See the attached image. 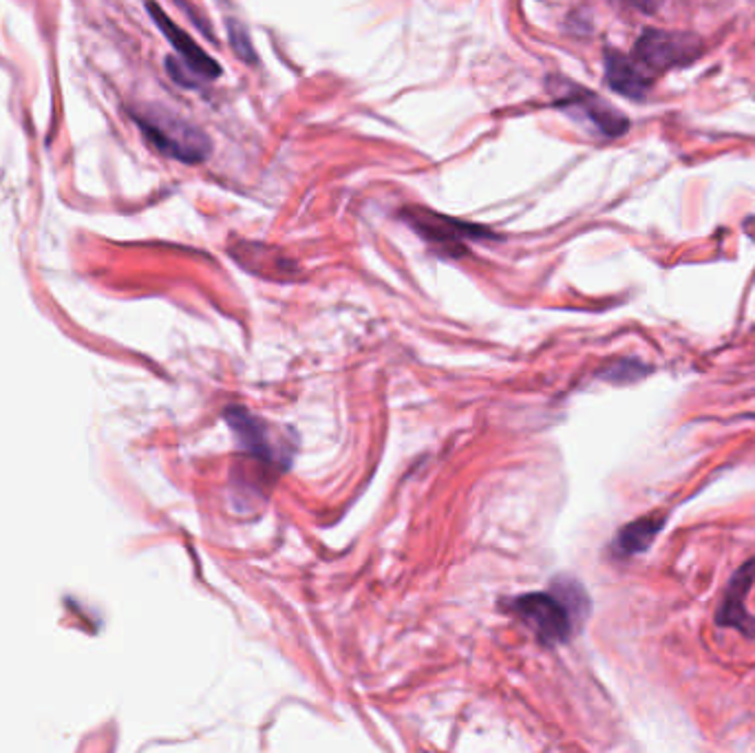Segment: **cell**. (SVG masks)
I'll use <instances>...</instances> for the list:
<instances>
[{"label": "cell", "instance_id": "9", "mask_svg": "<svg viewBox=\"0 0 755 753\" xmlns=\"http://www.w3.org/2000/svg\"><path fill=\"white\" fill-rule=\"evenodd\" d=\"M605 80L612 91L630 100H645L652 89V78L634 61L616 50H605Z\"/></svg>", "mask_w": 755, "mask_h": 753}, {"label": "cell", "instance_id": "4", "mask_svg": "<svg viewBox=\"0 0 755 753\" xmlns=\"http://www.w3.org/2000/svg\"><path fill=\"white\" fill-rule=\"evenodd\" d=\"M704 52L698 36L667 30H645L634 45V61L647 74H665L696 63Z\"/></svg>", "mask_w": 755, "mask_h": 753}, {"label": "cell", "instance_id": "8", "mask_svg": "<svg viewBox=\"0 0 755 753\" xmlns=\"http://www.w3.org/2000/svg\"><path fill=\"white\" fill-rule=\"evenodd\" d=\"M226 421H228L230 429L234 432L239 447L245 454H250L252 458H256L265 465L276 462V447L270 440L267 425H263L256 416H252L243 407H230L226 412Z\"/></svg>", "mask_w": 755, "mask_h": 753}, {"label": "cell", "instance_id": "6", "mask_svg": "<svg viewBox=\"0 0 755 753\" xmlns=\"http://www.w3.org/2000/svg\"><path fill=\"white\" fill-rule=\"evenodd\" d=\"M559 85L561 87L555 89L559 109L583 118L605 138H621L630 131V120L594 91L568 80H561Z\"/></svg>", "mask_w": 755, "mask_h": 753}, {"label": "cell", "instance_id": "2", "mask_svg": "<svg viewBox=\"0 0 755 753\" xmlns=\"http://www.w3.org/2000/svg\"><path fill=\"white\" fill-rule=\"evenodd\" d=\"M133 118L162 153L184 164H199L212 151L210 138L179 116L162 109H144L142 113H133Z\"/></svg>", "mask_w": 755, "mask_h": 753}, {"label": "cell", "instance_id": "11", "mask_svg": "<svg viewBox=\"0 0 755 753\" xmlns=\"http://www.w3.org/2000/svg\"><path fill=\"white\" fill-rule=\"evenodd\" d=\"M649 371L647 364L636 362V360H619L612 364L608 371H603V379L614 381V383H634Z\"/></svg>", "mask_w": 755, "mask_h": 753}, {"label": "cell", "instance_id": "3", "mask_svg": "<svg viewBox=\"0 0 755 753\" xmlns=\"http://www.w3.org/2000/svg\"><path fill=\"white\" fill-rule=\"evenodd\" d=\"M149 14L153 17L155 25L162 30V34L168 39L171 47L177 52L179 58H168L166 67L171 72V78L177 80L184 87H197L199 83L217 80L221 76L219 63H215L182 28H177L155 3L146 6Z\"/></svg>", "mask_w": 755, "mask_h": 753}, {"label": "cell", "instance_id": "12", "mask_svg": "<svg viewBox=\"0 0 755 753\" xmlns=\"http://www.w3.org/2000/svg\"><path fill=\"white\" fill-rule=\"evenodd\" d=\"M228 30H230V45L237 52V56L241 61H245V63H252L254 61V52H252V45L248 41V34L241 30V25H234V21H230Z\"/></svg>", "mask_w": 755, "mask_h": 753}, {"label": "cell", "instance_id": "7", "mask_svg": "<svg viewBox=\"0 0 755 753\" xmlns=\"http://www.w3.org/2000/svg\"><path fill=\"white\" fill-rule=\"evenodd\" d=\"M755 583V557L742 564L729 583L724 586L720 608L715 612V623L720 628H733L746 639H755V616L748 614L746 594Z\"/></svg>", "mask_w": 755, "mask_h": 753}, {"label": "cell", "instance_id": "5", "mask_svg": "<svg viewBox=\"0 0 755 753\" xmlns=\"http://www.w3.org/2000/svg\"><path fill=\"white\" fill-rule=\"evenodd\" d=\"M403 219L431 245L447 252L449 257H462L467 252V243L475 239H491L495 237L489 228L436 212L431 208L412 206L403 210Z\"/></svg>", "mask_w": 755, "mask_h": 753}, {"label": "cell", "instance_id": "13", "mask_svg": "<svg viewBox=\"0 0 755 753\" xmlns=\"http://www.w3.org/2000/svg\"><path fill=\"white\" fill-rule=\"evenodd\" d=\"M625 3L632 6L634 10L643 12V14H654V12H658L663 8L665 0H625Z\"/></svg>", "mask_w": 755, "mask_h": 753}, {"label": "cell", "instance_id": "1", "mask_svg": "<svg viewBox=\"0 0 755 753\" xmlns=\"http://www.w3.org/2000/svg\"><path fill=\"white\" fill-rule=\"evenodd\" d=\"M544 645L566 643L577 625L588 616L590 601L577 581L561 579L548 592H528L511 603Z\"/></svg>", "mask_w": 755, "mask_h": 753}, {"label": "cell", "instance_id": "10", "mask_svg": "<svg viewBox=\"0 0 755 753\" xmlns=\"http://www.w3.org/2000/svg\"><path fill=\"white\" fill-rule=\"evenodd\" d=\"M663 526H665V515H660V513H652V515H645V517H638V520L625 524L614 535V542H612L614 555L621 559H627V557L645 553L654 544V539L658 537Z\"/></svg>", "mask_w": 755, "mask_h": 753}]
</instances>
